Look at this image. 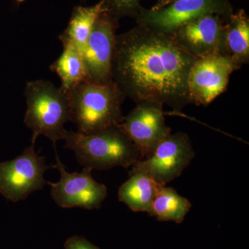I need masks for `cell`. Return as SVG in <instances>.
I'll use <instances>...</instances> for the list:
<instances>
[{
    "instance_id": "cell-19",
    "label": "cell",
    "mask_w": 249,
    "mask_h": 249,
    "mask_svg": "<svg viewBox=\"0 0 249 249\" xmlns=\"http://www.w3.org/2000/svg\"><path fill=\"white\" fill-rule=\"evenodd\" d=\"M65 249H100L84 237L73 236L67 239Z\"/></svg>"
},
{
    "instance_id": "cell-20",
    "label": "cell",
    "mask_w": 249,
    "mask_h": 249,
    "mask_svg": "<svg viewBox=\"0 0 249 249\" xmlns=\"http://www.w3.org/2000/svg\"><path fill=\"white\" fill-rule=\"evenodd\" d=\"M173 1H175V0H157V2L152 6L151 9L155 10L160 9V8L166 6L167 4H170V2Z\"/></svg>"
},
{
    "instance_id": "cell-9",
    "label": "cell",
    "mask_w": 249,
    "mask_h": 249,
    "mask_svg": "<svg viewBox=\"0 0 249 249\" xmlns=\"http://www.w3.org/2000/svg\"><path fill=\"white\" fill-rule=\"evenodd\" d=\"M231 58L213 53L196 59L188 78L191 103L206 106L227 89L232 72L241 68Z\"/></svg>"
},
{
    "instance_id": "cell-4",
    "label": "cell",
    "mask_w": 249,
    "mask_h": 249,
    "mask_svg": "<svg viewBox=\"0 0 249 249\" xmlns=\"http://www.w3.org/2000/svg\"><path fill=\"white\" fill-rule=\"evenodd\" d=\"M27 111L24 123L32 130L31 143L39 136H45L53 142L64 140L70 121V107L67 94L48 80L28 82L24 89Z\"/></svg>"
},
{
    "instance_id": "cell-18",
    "label": "cell",
    "mask_w": 249,
    "mask_h": 249,
    "mask_svg": "<svg viewBox=\"0 0 249 249\" xmlns=\"http://www.w3.org/2000/svg\"><path fill=\"white\" fill-rule=\"evenodd\" d=\"M106 11L119 20L124 17L135 19L143 7L141 0H105Z\"/></svg>"
},
{
    "instance_id": "cell-1",
    "label": "cell",
    "mask_w": 249,
    "mask_h": 249,
    "mask_svg": "<svg viewBox=\"0 0 249 249\" xmlns=\"http://www.w3.org/2000/svg\"><path fill=\"white\" fill-rule=\"evenodd\" d=\"M173 36L137 24L116 35L111 76L125 98L180 111L191 105L188 78L196 60Z\"/></svg>"
},
{
    "instance_id": "cell-11",
    "label": "cell",
    "mask_w": 249,
    "mask_h": 249,
    "mask_svg": "<svg viewBox=\"0 0 249 249\" xmlns=\"http://www.w3.org/2000/svg\"><path fill=\"white\" fill-rule=\"evenodd\" d=\"M120 127L138 149L142 160L151 155L156 147L172 133L165 124L163 106L152 103L137 104L124 116Z\"/></svg>"
},
{
    "instance_id": "cell-13",
    "label": "cell",
    "mask_w": 249,
    "mask_h": 249,
    "mask_svg": "<svg viewBox=\"0 0 249 249\" xmlns=\"http://www.w3.org/2000/svg\"><path fill=\"white\" fill-rule=\"evenodd\" d=\"M129 175L128 179L119 187V200L134 212L150 214L152 203L160 185L142 172L131 170Z\"/></svg>"
},
{
    "instance_id": "cell-17",
    "label": "cell",
    "mask_w": 249,
    "mask_h": 249,
    "mask_svg": "<svg viewBox=\"0 0 249 249\" xmlns=\"http://www.w3.org/2000/svg\"><path fill=\"white\" fill-rule=\"evenodd\" d=\"M192 207L191 201L170 187L160 185L157 190L150 215L160 222L181 224Z\"/></svg>"
},
{
    "instance_id": "cell-2",
    "label": "cell",
    "mask_w": 249,
    "mask_h": 249,
    "mask_svg": "<svg viewBox=\"0 0 249 249\" xmlns=\"http://www.w3.org/2000/svg\"><path fill=\"white\" fill-rule=\"evenodd\" d=\"M66 94L70 121L80 133H97L124 121L122 104L126 98L114 82L101 84L86 80Z\"/></svg>"
},
{
    "instance_id": "cell-12",
    "label": "cell",
    "mask_w": 249,
    "mask_h": 249,
    "mask_svg": "<svg viewBox=\"0 0 249 249\" xmlns=\"http://www.w3.org/2000/svg\"><path fill=\"white\" fill-rule=\"evenodd\" d=\"M227 20L217 15H206L181 26L172 36L178 45L196 58L213 53L224 54V24Z\"/></svg>"
},
{
    "instance_id": "cell-5",
    "label": "cell",
    "mask_w": 249,
    "mask_h": 249,
    "mask_svg": "<svg viewBox=\"0 0 249 249\" xmlns=\"http://www.w3.org/2000/svg\"><path fill=\"white\" fill-rule=\"evenodd\" d=\"M230 0H175L159 9H142L137 24L172 35L178 28L206 15L229 19L233 13Z\"/></svg>"
},
{
    "instance_id": "cell-10",
    "label": "cell",
    "mask_w": 249,
    "mask_h": 249,
    "mask_svg": "<svg viewBox=\"0 0 249 249\" xmlns=\"http://www.w3.org/2000/svg\"><path fill=\"white\" fill-rule=\"evenodd\" d=\"M119 20L106 11L97 19L82 50L88 78L101 84L112 83L111 67Z\"/></svg>"
},
{
    "instance_id": "cell-16",
    "label": "cell",
    "mask_w": 249,
    "mask_h": 249,
    "mask_svg": "<svg viewBox=\"0 0 249 249\" xmlns=\"http://www.w3.org/2000/svg\"><path fill=\"white\" fill-rule=\"evenodd\" d=\"M62 46L63 52L50 69L58 75L61 80L60 89L67 93L89 78L81 51L73 45Z\"/></svg>"
},
{
    "instance_id": "cell-14",
    "label": "cell",
    "mask_w": 249,
    "mask_h": 249,
    "mask_svg": "<svg viewBox=\"0 0 249 249\" xmlns=\"http://www.w3.org/2000/svg\"><path fill=\"white\" fill-rule=\"evenodd\" d=\"M224 54L241 67L249 62V18L244 9L233 12L224 24Z\"/></svg>"
},
{
    "instance_id": "cell-8",
    "label": "cell",
    "mask_w": 249,
    "mask_h": 249,
    "mask_svg": "<svg viewBox=\"0 0 249 249\" xmlns=\"http://www.w3.org/2000/svg\"><path fill=\"white\" fill-rule=\"evenodd\" d=\"M55 158L56 163L53 168L60 173V180L56 183H47L51 187V196L55 204L62 209H99L107 196L106 185L95 181L92 170L83 168L80 173H70L57 154Z\"/></svg>"
},
{
    "instance_id": "cell-6",
    "label": "cell",
    "mask_w": 249,
    "mask_h": 249,
    "mask_svg": "<svg viewBox=\"0 0 249 249\" xmlns=\"http://www.w3.org/2000/svg\"><path fill=\"white\" fill-rule=\"evenodd\" d=\"M50 168L31 143L14 160L0 162V194L13 202L24 200L43 188L47 183L45 173Z\"/></svg>"
},
{
    "instance_id": "cell-3",
    "label": "cell",
    "mask_w": 249,
    "mask_h": 249,
    "mask_svg": "<svg viewBox=\"0 0 249 249\" xmlns=\"http://www.w3.org/2000/svg\"><path fill=\"white\" fill-rule=\"evenodd\" d=\"M64 148L74 152L83 168L98 170L115 167L127 168L142 160L133 142L124 133L120 124L92 134L67 131Z\"/></svg>"
},
{
    "instance_id": "cell-7",
    "label": "cell",
    "mask_w": 249,
    "mask_h": 249,
    "mask_svg": "<svg viewBox=\"0 0 249 249\" xmlns=\"http://www.w3.org/2000/svg\"><path fill=\"white\" fill-rule=\"evenodd\" d=\"M195 157L196 152L188 134L171 133L148 157L137 162L132 170L147 174L159 184L165 186L181 176Z\"/></svg>"
},
{
    "instance_id": "cell-15",
    "label": "cell",
    "mask_w": 249,
    "mask_h": 249,
    "mask_svg": "<svg viewBox=\"0 0 249 249\" xmlns=\"http://www.w3.org/2000/svg\"><path fill=\"white\" fill-rule=\"evenodd\" d=\"M106 11L105 0H101L97 4L89 7L76 8L67 29L59 36L62 45L74 46L82 52L95 23Z\"/></svg>"
}]
</instances>
